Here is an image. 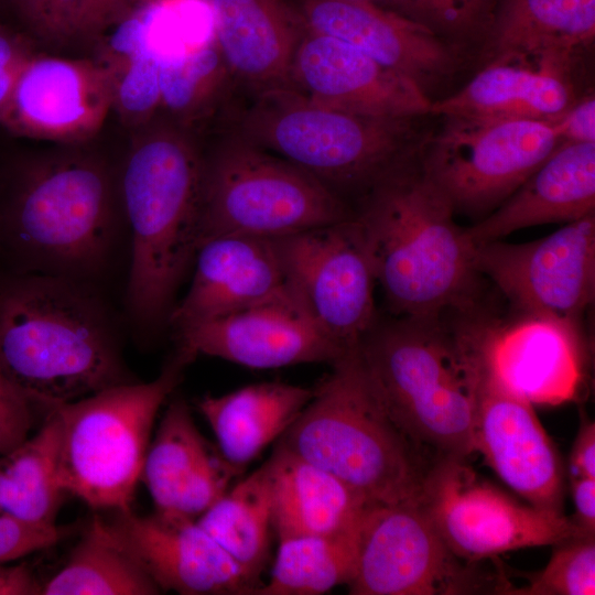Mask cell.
<instances>
[{"mask_svg": "<svg viewBox=\"0 0 595 595\" xmlns=\"http://www.w3.org/2000/svg\"><path fill=\"white\" fill-rule=\"evenodd\" d=\"M68 528L55 524H34L7 513L0 516V565L62 541Z\"/></svg>", "mask_w": 595, "mask_h": 595, "instance_id": "obj_38", "label": "cell"}, {"mask_svg": "<svg viewBox=\"0 0 595 595\" xmlns=\"http://www.w3.org/2000/svg\"><path fill=\"white\" fill-rule=\"evenodd\" d=\"M21 18L37 33L47 36L46 19L42 0H11Z\"/></svg>", "mask_w": 595, "mask_h": 595, "instance_id": "obj_47", "label": "cell"}, {"mask_svg": "<svg viewBox=\"0 0 595 595\" xmlns=\"http://www.w3.org/2000/svg\"><path fill=\"white\" fill-rule=\"evenodd\" d=\"M291 87L311 101L351 113L419 118L432 99L413 80L336 37L305 30L295 50Z\"/></svg>", "mask_w": 595, "mask_h": 595, "instance_id": "obj_18", "label": "cell"}, {"mask_svg": "<svg viewBox=\"0 0 595 595\" xmlns=\"http://www.w3.org/2000/svg\"><path fill=\"white\" fill-rule=\"evenodd\" d=\"M161 589L112 526L96 516L44 595H153Z\"/></svg>", "mask_w": 595, "mask_h": 595, "instance_id": "obj_30", "label": "cell"}, {"mask_svg": "<svg viewBox=\"0 0 595 595\" xmlns=\"http://www.w3.org/2000/svg\"><path fill=\"white\" fill-rule=\"evenodd\" d=\"M112 85V108L129 125H141L161 107L160 53L155 47L131 57L100 63Z\"/></svg>", "mask_w": 595, "mask_h": 595, "instance_id": "obj_37", "label": "cell"}, {"mask_svg": "<svg viewBox=\"0 0 595 595\" xmlns=\"http://www.w3.org/2000/svg\"><path fill=\"white\" fill-rule=\"evenodd\" d=\"M229 74L215 40L182 53L160 54L161 107L178 119L194 120L215 105Z\"/></svg>", "mask_w": 595, "mask_h": 595, "instance_id": "obj_34", "label": "cell"}, {"mask_svg": "<svg viewBox=\"0 0 595 595\" xmlns=\"http://www.w3.org/2000/svg\"><path fill=\"white\" fill-rule=\"evenodd\" d=\"M580 54L505 51L456 93L432 101L430 115L552 121L580 95L574 72Z\"/></svg>", "mask_w": 595, "mask_h": 595, "instance_id": "obj_19", "label": "cell"}, {"mask_svg": "<svg viewBox=\"0 0 595 595\" xmlns=\"http://www.w3.org/2000/svg\"><path fill=\"white\" fill-rule=\"evenodd\" d=\"M291 298L301 296L286 275L275 240L218 236L198 247L192 283L167 318L178 332Z\"/></svg>", "mask_w": 595, "mask_h": 595, "instance_id": "obj_22", "label": "cell"}, {"mask_svg": "<svg viewBox=\"0 0 595 595\" xmlns=\"http://www.w3.org/2000/svg\"><path fill=\"white\" fill-rule=\"evenodd\" d=\"M0 364L45 411L133 381L101 307L60 275L0 279Z\"/></svg>", "mask_w": 595, "mask_h": 595, "instance_id": "obj_3", "label": "cell"}, {"mask_svg": "<svg viewBox=\"0 0 595 595\" xmlns=\"http://www.w3.org/2000/svg\"><path fill=\"white\" fill-rule=\"evenodd\" d=\"M595 37V0H497L480 57L505 51L580 54Z\"/></svg>", "mask_w": 595, "mask_h": 595, "instance_id": "obj_29", "label": "cell"}, {"mask_svg": "<svg viewBox=\"0 0 595 595\" xmlns=\"http://www.w3.org/2000/svg\"><path fill=\"white\" fill-rule=\"evenodd\" d=\"M111 108L110 75L99 62L31 56L0 123L23 137L77 142L96 134Z\"/></svg>", "mask_w": 595, "mask_h": 595, "instance_id": "obj_17", "label": "cell"}, {"mask_svg": "<svg viewBox=\"0 0 595 595\" xmlns=\"http://www.w3.org/2000/svg\"><path fill=\"white\" fill-rule=\"evenodd\" d=\"M346 1H355V2H369V3H383L386 0H346Z\"/></svg>", "mask_w": 595, "mask_h": 595, "instance_id": "obj_49", "label": "cell"}, {"mask_svg": "<svg viewBox=\"0 0 595 595\" xmlns=\"http://www.w3.org/2000/svg\"><path fill=\"white\" fill-rule=\"evenodd\" d=\"M23 66L0 68V110L8 101Z\"/></svg>", "mask_w": 595, "mask_h": 595, "instance_id": "obj_48", "label": "cell"}, {"mask_svg": "<svg viewBox=\"0 0 595 595\" xmlns=\"http://www.w3.org/2000/svg\"><path fill=\"white\" fill-rule=\"evenodd\" d=\"M570 478L575 509L571 519L581 534L595 537V478L586 476Z\"/></svg>", "mask_w": 595, "mask_h": 595, "instance_id": "obj_43", "label": "cell"}, {"mask_svg": "<svg viewBox=\"0 0 595 595\" xmlns=\"http://www.w3.org/2000/svg\"><path fill=\"white\" fill-rule=\"evenodd\" d=\"M272 487V528L279 539L353 533L370 505L325 469L277 445L267 461Z\"/></svg>", "mask_w": 595, "mask_h": 595, "instance_id": "obj_27", "label": "cell"}, {"mask_svg": "<svg viewBox=\"0 0 595 595\" xmlns=\"http://www.w3.org/2000/svg\"><path fill=\"white\" fill-rule=\"evenodd\" d=\"M483 329L475 370V452L527 504L564 513V469L559 452L533 404L491 370Z\"/></svg>", "mask_w": 595, "mask_h": 595, "instance_id": "obj_15", "label": "cell"}, {"mask_svg": "<svg viewBox=\"0 0 595 595\" xmlns=\"http://www.w3.org/2000/svg\"><path fill=\"white\" fill-rule=\"evenodd\" d=\"M454 327L441 317L376 321L358 351L382 407L434 459L475 452L477 342L469 314Z\"/></svg>", "mask_w": 595, "mask_h": 595, "instance_id": "obj_2", "label": "cell"}, {"mask_svg": "<svg viewBox=\"0 0 595 595\" xmlns=\"http://www.w3.org/2000/svg\"><path fill=\"white\" fill-rule=\"evenodd\" d=\"M418 154L363 196L353 220L394 316L441 317L476 307L475 245Z\"/></svg>", "mask_w": 595, "mask_h": 595, "instance_id": "obj_1", "label": "cell"}, {"mask_svg": "<svg viewBox=\"0 0 595 595\" xmlns=\"http://www.w3.org/2000/svg\"><path fill=\"white\" fill-rule=\"evenodd\" d=\"M485 351L495 375L531 404L572 399L584 377L580 325L521 314L509 324L485 320Z\"/></svg>", "mask_w": 595, "mask_h": 595, "instance_id": "obj_23", "label": "cell"}, {"mask_svg": "<svg viewBox=\"0 0 595 595\" xmlns=\"http://www.w3.org/2000/svg\"><path fill=\"white\" fill-rule=\"evenodd\" d=\"M474 262L520 314L580 325L595 296V213L532 241L475 245Z\"/></svg>", "mask_w": 595, "mask_h": 595, "instance_id": "obj_13", "label": "cell"}, {"mask_svg": "<svg viewBox=\"0 0 595 595\" xmlns=\"http://www.w3.org/2000/svg\"><path fill=\"white\" fill-rule=\"evenodd\" d=\"M214 40L231 73L258 93L291 87L295 50L305 32L301 17L281 0H208Z\"/></svg>", "mask_w": 595, "mask_h": 595, "instance_id": "obj_26", "label": "cell"}, {"mask_svg": "<svg viewBox=\"0 0 595 595\" xmlns=\"http://www.w3.org/2000/svg\"><path fill=\"white\" fill-rule=\"evenodd\" d=\"M570 477L595 478V424L583 422L575 437L570 457Z\"/></svg>", "mask_w": 595, "mask_h": 595, "instance_id": "obj_44", "label": "cell"}, {"mask_svg": "<svg viewBox=\"0 0 595 595\" xmlns=\"http://www.w3.org/2000/svg\"><path fill=\"white\" fill-rule=\"evenodd\" d=\"M439 117L418 159L455 213L489 214L562 144L548 121Z\"/></svg>", "mask_w": 595, "mask_h": 595, "instance_id": "obj_10", "label": "cell"}, {"mask_svg": "<svg viewBox=\"0 0 595 595\" xmlns=\"http://www.w3.org/2000/svg\"><path fill=\"white\" fill-rule=\"evenodd\" d=\"M204 160L171 126L154 128L132 145L122 194L132 231L127 299L134 318L158 324L201 242Z\"/></svg>", "mask_w": 595, "mask_h": 595, "instance_id": "obj_5", "label": "cell"}, {"mask_svg": "<svg viewBox=\"0 0 595 595\" xmlns=\"http://www.w3.org/2000/svg\"><path fill=\"white\" fill-rule=\"evenodd\" d=\"M41 589L28 567H0V595L41 594Z\"/></svg>", "mask_w": 595, "mask_h": 595, "instance_id": "obj_45", "label": "cell"}, {"mask_svg": "<svg viewBox=\"0 0 595 595\" xmlns=\"http://www.w3.org/2000/svg\"><path fill=\"white\" fill-rule=\"evenodd\" d=\"M547 565L528 576L529 583L509 584L505 595H594L595 537L573 536L553 544Z\"/></svg>", "mask_w": 595, "mask_h": 595, "instance_id": "obj_36", "label": "cell"}, {"mask_svg": "<svg viewBox=\"0 0 595 595\" xmlns=\"http://www.w3.org/2000/svg\"><path fill=\"white\" fill-rule=\"evenodd\" d=\"M550 123L562 143L595 142L594 93L580 96L573 105Z\"/></svg>", "mask_w": 595, "mask_h": 595, "instance_id": "obj_40", "label": "cell"}, {"mask_svg": "<svg viewBox=\"0 0 595 595\" xmlns=\"http://www.w3.org/2000/svg\"><path fill=\"white\" fill-rule=\"evenodd\" d=\"M421 118L351 113L315 104L292 87H277L258 93L236 132L345 199L363 196L418 154L429 130Z\"/></svg>", "mask_w": 595, "mask_h": 595, "instance_id": "obj_6", "label": "cell"}, {"mask_svg": "<svg viewBox=\"0 0 595 595\" xmlns=\"http://www.w3.org/2000/svg\"><path fill=\"white\" fill-rule=\"evenodd\" d=\"M357 532L279 539L270 577L255 595H318L348 585L355 571Z\"/></svg>", "mask_w": 595, "mask_h": 595, "instance_id": "obj_33", "label": "cell"}, {"mask_svg": "<svg viewBox=\"0 0 595 595\" xmlns=\"http://www.w3.org/2000/svg\"><path fill=\"white\" fill-rule=\"evenodd\" d=\"M47 36L66 40L80 35L82 0H42Z\"/></svg>", "mask_w": 595, "mask_h": 595, "instance_id": "obj_42", "label": "cell"}, {"mask_svg": "<svg viewBox=\"0 0 595 595\" xmlns=\"http://www.w3.org/2000/svg\"><path fill=\"white\" fill-rule=\"evenodd\" d=\"M33 405L0 364V455L10 454L29 437L34 422Z\"/></svg>", "mask_w": 595, "mask_h": 595, "instance_id": "obj_39", "label": "cell"}, {"mask_svg": "<svg viewBox=\"0 0 595 595\" xmlns=\"http://www.w3.org/2000/svg\"><path fill=\"white\" fill-rule=\"evenodd\" d=\"M134 10L133 0H82L80 36L117 25Z\"/></svg>", "mask_w": 595, "mask_h": 595, "instance_id": "obj_41", "label": "cell"}, {"mask_svg": "<svg viewBox=\"0 0 595 595\" xmlns=\"http://www.w3.org/2000/svg\"><path fill=\"white\" fill-rule=\"evenodd\" d=\"M300 17L305 30L347 42L426 95L455 75L466 57L424 26L376 3L305 0Z\"/></svg>", "mask_w": 595, "mask_h": 595, "instance_id": "obj_21", "label": "cell"}, {"mask_svg": "<svg viewBox=\"0 0 595 595\" xmlns=\"http://www.w3.org/2000/svg\"><path fill=\"white\" fill-rule=\"evenodd\" d=\"M242 469L231 465L198 431L187 403H170L150 443L140 480L155 512L197 519Z\"/></svg>", "mask_w": 595, "mask_h": 595, "instance_id": "obj_24", "label": "cell"}, {"mask_svg": "<svg viewBox=\"0 0 595 595\" xmlns=\"http://www.w3.org/2000/svg\"><path fill=\"white\" fill-rule=\"evenodd\" d=\"M31 56L20 40L0 31V68L22 66Z\"/></svg>", "mask_w": 595, "mask_h": 595, "instance_id": "obj_46", "label": "cell"}, {"mask_svg": "<svg viewBox=\"0 0 595 595\" xmlns=\"http://www.w3.org/2000/svg\"><path fill=\"white\" fill-rule=\"evenodd\" d=\"M595 213V142L562 143L498 207L465 228L474 245Z\"/></svg>", "mask_w": 595, "mask_h": 595, "instance_id": "obj_25", "label": "cell"}, {"mask_svg": "<svg viewBox=\"0 0 595 595\" xmlns=\"http://www.w3.org/2000/svg\"><path fill=\"white\" fill-rule=\"evenodd\" d=\"M110 232L107 173L85 158L28 165L19 173L0 220V242L31 264L65 272L97 267L107 252Z\"/></svg>", "mask_w": 595, "mask_h": 595, "instance_id": "obj_9", "label": "cell"}, {"mask_svg": "<svg viewBox=\"0 0 595 595\" xmlns=\"http://www.w3.org/2000/svg\"><path fill=\"white\" fill-rule=\"evenodd\" d=\"M416 502L447 548L469 563L583 536L571 517L518 501L465 458H435Z\"/></svg>", "mask_w": 595, "mask_h": 595, "instance_id": "obj_12", "label": "cell"}, {"mask_svg": "<svg viewBox=\"0 0 595 595\" xmlns=\"http://www.w3.org/2000/svg\"><path fill=\"white\" fill-rule=\"evenodd\" d=\"M186 364L176 354L152 381L116 385L52 407L61 420L60 480L66 493L93 509L130 510L156 413Z\"/></svg>", "mask_w": 595, "mask_h": 595, "instance_id": "obj_7", "label": "cell"}, {"mask_svg": "<svg viewBox=\"0 0 595 595\" xmlns=\"http://www.w3.org/2000/svg\"><path fill=\"white\" fill-rule=\"evenodd\" d=\"M286 275L311 316L344 353L377 317L376 278L353 218L275 239Z\"/></svg>", "mask_w": 595, "mask_h": 595, "instance_id": "obj_14", "label": "cell"}, {"mask_svg": "<svg viewBox=\"0 0 595 595\" xmlns=\"http://www.w3.org/2000/svg\"><path fill=\"white\" fill-rule=\"evenodd\" d=\"M502 571L488 574L457 558L418 502L370 505L357 532L351 595L502 594Z\"/></svg>", "mask_w": 595, "mask_h": 595, "instance_id": "obj_11", "label": "cell"}, {"mask_svg": "<svg viewBox=\"0 0 595 595\" xmlns=\"http://www.w3.org/2000/svg\"><path fill=\"white\" fill-rule=\"evenodd\" d=\"M61 420L46 410L37 432L0 467V511L34 524H55L66 493L60 480Z\"/></svg>", "mask_w": 595, "mask_h": 595, "instance_id": "obj_31", "label": "cell"}, {"mask_svg": "<svg viewBox=\"0 0 595 595\" xmlns=\"http://www.w3.org/2000/svg\"><path fill=\"white\" fill-rule=\"evenodd\" d=\"M383 4L467 56L486 44L497 0H386Z\"/></svg>", "mask_w": 595, "mask_h": 595, "instance_id": "obj_35", "label": "cell"}, {"mask_svg": "<svg viewBox=\"0 0 595 595\" xmlns=\"http://www.w3.org/2000/svg\"><path fill=\"white\" fill-rule=\"evenodd\" d=\"M313 396V389L283 382L245 386L197 402L223 456L242 469L279 440Z\"/></svg>", "mask_w": 595, "mask_h": 595, "instance_id": "obj_28", "label": "cell"}, {"mask_svg": "<svg viewBox=\"0 0 595 595\" xmlns=\"http://www.w3.org/2000/svg\"><path fill=\"white\" fill-rule=\"evenodd\" d=\"M196 521L251 577L261 582L272 528L268 463L228 489Z\"/></svg>", "mask_w": 595, "mask_h": 595, "instance_id": "obj_32", "label": "cell"}, {"mask_svg": "<svg viewBox=\"0 0 595 595\" xmlns=\"http://www.w3.org/2000/svg\"><path fill=\"white\" fill-rule=\"evenodd\" d=\"M331 366L278 445L336 476L370 504L416 502L434 458L389 416L358 348Z\"/></svg>", "mask_w": 595, "mask_h": 595, "instance_id": "obj_4", "label": "cell"}, {"mask_svg": "<svg viewBox=\"0 0 595 595\" xmlns=\"http://www.w3.org/2000/svg\"><path fill=\"white\" fill-rule=\"evenodd\" d=\"M351 216L336 192L237 132L204 161L199 246L228 235L275 240Z\"/></svg>", "mask_w": 595, "mask_h": 595, "instance_id": "obj_8", "label": "cell"}, {"mask_svg": "<svg viewBox=\"0 0 595 595\" xmlns=\"http://www.w3.org/2000/svg\"><path fill=\"white\" fill-rule=\"evenodd\" d=\"M161 591L248 595L261 586L194 519L118 512L110 523Z\"/></svg>", "mask_w": 595, "mask_h": 595, "instance_id": "obj_20", "label": "cell"}, {"mask_svg": "<svg viewBox=\"0 0 595 595\" xmlns=\"http://www.w3.org/2000/svg\"><path fill=\"white\" fill-rule=\"evenodd\" d=\"M177 354L198 355L253 369L333 364L346 355L317 325L301 298L245 309L176 332Z\"/></svg>", "mask_w": 595, "mask_h": 595, "instance_id": "obj_16", "label": "cell"}]
</instances>
